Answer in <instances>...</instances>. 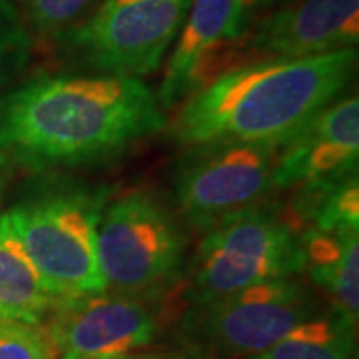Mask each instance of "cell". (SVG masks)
Here are the masks:
<instances>
[{"instance_id":"cb8c5ba5","label":"cell","mask_w":359,"mask_h":359,"mask_svg":"<svg viewBox=\"0 0 359 359\" xmlns=\"http://www.w3.org/2000/svg\"><path fill=\"white\" fill-rule=\"evenodd\" d=\"M124 359H150V358H134V355H130V358H124Z\"/></svg>"},{"instance_id":"9c48e42d","label":"cell","mask_w":359,"mask_h":359,"mask_svg":"<svg viewBox=\"0 0 359 359\" xmlns=\"http://www.w3.org/2000/svg\"><path fill=\"white\" fill-rule=\"evenodd\" d=\"M358 40L359 0H283L233 42L228 68L355 48Z\"/></svg>"},{"instance_id":"603a6c76","label":"cell","mask_w":359,"mask_h":359,"mask_svg":"<svg viewBox=\"0 0 359 359\" xmlns=\"http://www.w3.org/2000/svg\"><path fill=\"white\" fill-rule=\"evenodd\" d=\"M192 359H216V358H210V355H200V358H192Z\"/></svg>"},{"instance_id":"6da1fadb","label":"cell","mask_w":359,"mask_h":359,"mask_svg":"<svg viewBox=\"0 0 359 359\" xmlns=\"http://www.w3.org/2000/svg\"><path fill=\"white\" fill-rule=\"evenodd\" d=\"M164 126L140 78L40 74L0 98V152L30 172L100 164Z\"/></svg>"},{"instance_id":"52a82bcc","label":"cell","mask_w":359,"mask_h":359,"mask_svg":"<svg viewBox=\"0 0 359 359\" xmlns=\"http://www.w3.org/2000/svg\"><path fill=\"white\" fill-rule=\"evenodd\" d=\"M278 144L216 142L192 146L180 160L174 194L186 222L208 230L222 218L264 202L273 188Z\"/></svg>"},{"instance_id":"ac0fdd59","label":"cell","mask_w":359,"mask_h":359,"mask_svg":"<svg viewBox=\"0 0 359 359\" xmlns=\"http://www.w3.org/2000/svg\"><path fill=\"white\" fill-rule=\"evenodd\" d=\"M58 349L44 325L0 320V359H56Z\"/></svg>"},{"instance_id":"8fae6325","label":"cell","mask_w":359,"mask_h":359,"mask_svg":"<svg viewBox=\"0 0 359 359\" xmlns=\"http://www.w3.org/2000/svg\"><path fill=\"white\" fill-rule=\"evenodd\" d=\"M359 98H337L280 146L273 188L302 190L358 174Z\"/></svg>"},{"instance_id":"5bb4252c","label":"cell","mask_w":359,"mask_h":359,"mask_svg":"<svg viewBox=\"0 0 359 359\" xmlns=\"http://www.w3.org/2000/svg\"><path fill=\"white\" fill-rule=\"evenodd\" d=\"M60 299L30 259L6 214L0 216V320L42 325Z\"/></svg>"},{"instance_id":"2e32d148","label":"cell","mask_w":359,"mask_h":359,"mask_svg":"<svg viewBox=\"0 0 359 359\" xmlns=\"http://www.w3.org/2000/svg\"><path fill=\"white\" fill-rule=\"evenodd\" d=\"M245 359H358L355 327L334 311L316 313L276 346Z\"/></svg>"},{"instance_id":"8992f818","label":"cell","mask_w":359,"mask_h":359,"mask_svg":"<svg viewBox=\"0 0 359 359\" xmlns=\"http://www.w3.org/2000/svg\"><path fill=\"white\" fill-rule=\"evenodd\" d=\"M192 0H104L68 32L78 56L102 74L140 78L156 72L178 36Z\"/></svg>"},{"instance_id":"5b68a950","label":"cell","mask_w":359,"mask_h":359,"mask_svg":"<svg viewBox=\"0 0 359 359\" xmlns=\"http://www.w3.org/2000/svg\"><path fill=\"white\" fill-rule=\"evenodd\" d=\"M186 236L156 194L132 190L108 200L98 224V259L108 292L160 294L178 278Z\"/></svg>"},{"instance_id":"9a60e30c","label":"cell","mask_w":359,"mask_h":359,"mask_svg":"<svg viewBox=\"0 0 359 359\" xmlns=\"http://www.w3.org/2000/svg\"><path fill=\"white\" fill-rule=\"evenodd\" d=\"M290 216L297 228L321 231H359V178H347L295 190Z\"/></svg>"},{"instance_id":"277c9868","label":"cell","mask_w":359,"mask_h":359,"mask_svg":"<svg viewBox=\"0 0 359 359\" xmlns=\"http://www.w3.org/2000/svg\"><path fill=\"white\" fill-rule=\"evenodd\" d=\"M302 273L299 228L271 204L233 212L205 230L192 262L194 306Z\"/></svg>"},{"instance_id":"4fadbf2b","label":"cell","mask_w":359,"mask_h":359,"mask_svg":"<svg viewBox=\"0 0 359 359\" xmlns=\"http://www.w3.org/2000/svg\"><path fill=\"white\" fill-rule=\"evenodd\" d=\"M302 273L330 297L334 313L358 327L359 238L358 231L299 230Z\"/></svg>"},{"instance_id":"7402d4cb","label":"cell","mask_w":359,"mask_h":359,"mask_svg":"<svg viewBox=\"0 0 359 359\" xmlns=\"http://www.w3.org/2000/svg\"><path fill=\"white\" fill-rule=\"evenodd\" d=\"M58 359H82V358H74V355H60Z\"/></svg>"},{"instance_id":"e0dca14e","label":"cell","mask_w":359,"mask_h":359,"mask_svg":"<svg viewBox=\"0 0 359 359\" xmlns=\"http://www.w3.org/2000/svg\"><path fill=\"white\" fill-rule=\"evenodd\" d=\"M32 56V36L25 16L11 0H0V88L26 70Z\"/></svg>"},{"instance_id":"d6986e66","label":"cell","mask_w":359,"mask_h":359,"mask_svg":"<svg viewBox=\"0 0 359 359\" xmlns=\"http://www.w3.org/2000/svg\"><path fill=\"white\" fill-rule=\"evenodd\" d=\"M26 20L40 34L60 36L70 32L92 0H20Z\"/></svg>"},{"instance_id":"44dd1931","label":"cell","mask_w":359,"mask_h":359,"mask_svg":"<svg viewBox=\"0 0 359 359\" xmlns=\"http://www.w3.org/2000/svg\"><path fill=\"white\" fill-rule=\"evenodd\" d=\"M4 178H6V156L0 152V196H2V188H4Z\"/></svg>"},{"instance_id":"ba28073f","label":"cell","mask_w":359,"mask_h":359,"mask_svg":"<svg viewBox=\"0 0 359 359\" xmlns=\"http://www.w3.org/2000/svg\"><path fill=\"white\" fill-rule=\"evenodd\" d=\"M316 313L308 287L292 276L194 306L188 332L222 358L245 359L276 346Z\"/></svg>"},{"instance_id":"30bf717a","label":"cell","mask_w":359,"mask_h":359,"mask_svg":"<svg viewBox=\"0 0 359 359\" xmlns=\"http://www.w3.org/2000/svg\"><path fill=\"white\" fill-rule=\"evenodd\" d=\"M56 349L82 359H124L150 346L158 321L142 297L102 292L60 299L48 323Z\"/></svg>"},{"instance_id":"3957f363","label":"cell","mask_w":359,"mask_h":359,"mask_svg":"<svg viewBox=\"0 0 359 359\" xmlns=\"http://www.w3.org/2000/svg\"><path fill=\"white\" fill-rule=\"evenodd\" d=\"M108 190L46 186L8 210L40 276L58 299L106 292L98 259V224Z\"/></svg>"},{"instance_id":"7a4b0ae2","label":"cell","mask_w":359,"mask_h":359,"mask_svg":"<svg viewBox=\"0 0 359 359\" xmlns=\"http://www.w3.org/2000/svg\"><path fill=\"white\" fill-rule=\"evenodd\" d=\"M358 48L231 66L192 92L170 134L182 146L259 142L282 146L353 82Z\"/></svg>"},{"instance_id":"7c38bea8","label":"cell","mask_w":359,"mask_h":359,"mask_svg":"<svg viewBox=\"0 0 359 359\" xmlns=\"http://www.w3.org/2000/svg\"><path fill=\"white\" fill-rule=\"evenodd\" d=\"M240 34L236 0H192L160 86L162 108L184 102L224 72Z\"/></svg>"},{"instance_id":"ffe728a7","label":"cell","mask_w":359,"mask_h":359,"mask_svg":"<svg viewBox=\"0 0 359 359\" xmlns=\"http://www.w3.org/2000/svg\"><path fill=\"white\" fill-rule=\"evenodd\" d=\"M283 0H236V16L240 30L244 32L248 26L256 20V16L268 13L269 8L278 6Z\"/></svg>"}]
</instances>
